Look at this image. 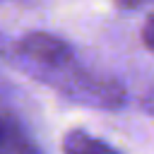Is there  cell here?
I'll return each instance as SVG.
<instances>
[{
    "mask_svg": "<svg viewBox=\"0 0 154 154\" xmlns=\"http://www.w3.org/2000/svg\"><path fill=\"white\" fill-rule=\"evenodd\" d=\"M46 84H51L67 99L79 101L84 106H94V108L116 111L125 103V89L118 79L101 77L91 70H84L79 63H72L63 72L53 75Z\"/></svg>",
    "mask_w": 154,
    "mask_h": 154,
    "instance_id": "6da1fadb",
    "label": "cell"
},
{
    "mask_svg": "<svg viewBox=\"0 0 154 154\" xmlns=\"http://www.w3.org/2000/svg\"><path fill=\"white\" fill-rule=\"evenodd\" d=\"M14 58L24 72L34 75V79H41V82L51 79L53 75L77 63L72 46L65 38L48 31H31L22 36L14 43Z\"/></svg>",
    "mask_w": 154,
    "mask_h": 154,
    "instance_id": "7a4b0ae2",
    "label": "cell"
},
{
    "mask_svg": "<svg viewBox=\"0 0 154 154\" xmlns=\"http://www.w3.org/2000/svg\"><path fill=\"white\" fill-rule=\"evenodd\" d=\"M2 144L0 154H41V149L34 144V140L24 132V128L12 118L10 111L2 113V125H0Z\"/></svg>",
    "mask_w": 154,
    "mask_h": 154,
    "instance_id": "3957f363",
    "label": "cell"
},
{
    "mask_svg": "<svg viewBox=\"0 0 154 154\" xmlns=\"http://www.w3.org/2000/svg\"><path fill=\"white\" fill-rule=\"evenodd\" d=\"M63 154H120L116 147H111L108 142L91 137L87 130L82 128H72L63 135Z\"/></svg>",
    "mask_w": 154,
    "mask_h": 154,
    "instance_id": "277c9868",
    "label": "cell"
},
{
    "mask_svg": "<svg viewBox=\"0 0 154 154\" xmlns=\"http://www.w3.org/2000/svg\"><path fill=\"white\" fill-rule=\"evenodd\" d=\"M140 36H142V43H144V48L149 51V53H154V12L147 17V22L142 24V31H140Z\"/></svg>",
    "mask_w": 154,
    "mask_h": 154,
    "instance_id": "5b68a950",
    "label": "cell"
},
{
    "mask_svg": "<svg viewBox=\"0 0 154 154\" xmlns=\"http://www.w3.org/2000/svg\"><path fill=\"white\" fill-rule=\"evenodd\" d=\"M140 106H142L147 113H152V116H154V87H152V89H147V91L142 94V99H140Z\"/></svg>",
    "mask_w": 154,
    "mask_h": 154,
    "instance_id": "8992f818",
    "label": "cell"
},
{
    "mask_svg": "<svg viewBox=\"0 0 154 154\" xmlns=\"http://www.w3.org/2000/svg\"><path fill=\"white\" fill-rule=\"evenodd\" d=\"M120 10H137V7H142V5H147V2H154V0H113Z\"/></svg>",
    "mask_w": 154,
    "mask_h": 154,
    "instance_id": "52a82bcc",
    "label": "cell"
}]
</instances>
